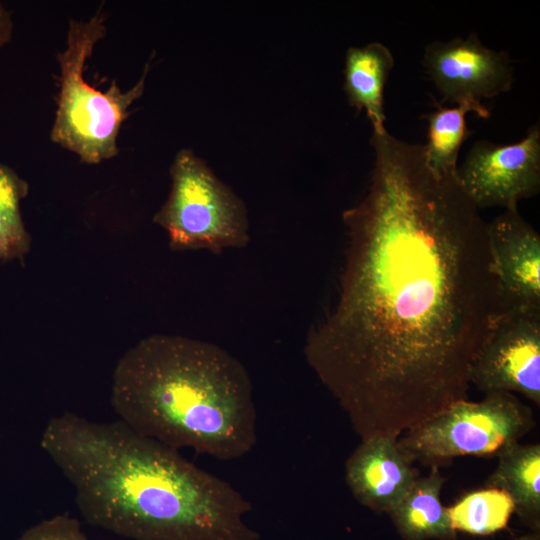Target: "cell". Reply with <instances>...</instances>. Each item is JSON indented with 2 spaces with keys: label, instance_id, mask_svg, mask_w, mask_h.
<instances>
[{
  "label": "cell",
  "instance_id": "6da1fadb",
  "mask_svg": "<svg viewBox=\"0 0 540 540\" xmlns=\"http://www.w3.org/2000/svg\"><path fill=\"white\" fill-rule=\"evenodd\" d=\"M363 198L343 212L336 301L304 356L361 440L400 437L468 399L470 370L501 312L488 222L457 171L423 144L373 128Z\"/></svg>",
  "mask_w": 540,
  "mask_h": 540
},
{
  "label": "cell",
  "instance_id": "7a4b0ae2",
  "mask_svg": "<svg viewBox=\"0 0 540 540\" xmlns=\"http://www.w3.org/2000/svg\"><path fill=\"white\" fill-rule=\"evenodd\" d=\"M40 446L91 525L131 540H260L236 488L119 419L55 415Z\"/></svg>",
  "mask_w": 540,
  "mask_h": 540
},
{
  "label": "cell",
  "instance_id": "3957f363",
  "mask_svg": "<svg viewBox=\"0 0 540 540\" xmlns=\"http://www.w3.org/2000/svg\"><path fill=\"white\" fill-rule=\"evenodd\" d=\"M110 402L119 420L176 450L228 461L257 442L249 373L208 341L171 334L140 340L114 368Z\"/></svg>",
  "mask_w": 540,
  "mask_h": 540
},
{
  "label": "cell",
  "instance_id": "277c9868",
  "mask_svg": "<svg viewBox=\"0 0 540 540\" xmlns=\"http://www.w3.org/2000/svg\"><path fill=\"white\" fill-rule=\"evenodd\" d=\"M106 31L101 8L88 20H70L66 46L57 58L59 91L50 138L87 164L118 155L120 129L130 107L144 93L150 68L149 61L138 82L126 91L116 83L105 92L89 84L84 75L86 62Z\"/></svg>",
  "mask_w": 540,
  "mask_h": 540
},
{
  "label": "cell",
  "instance_id": "5b68a950",
  "mask_svg": "<svg viewBox=\"0 0 540 540\" xmlns=\"http://www.w3.org/2000/svg\"><path fill=\"white\" fill-rule=\"evenodd\" d=\"M171 190L153 221L175 250L220 253L247 246L249 223L242 200L191 150L182 149L171 166Z\"/></svg>",
  "mask_w": 540,
  "mask_h": 540
},
{
  "label": "cell",
  "instance_id": "8992f818",
  "mask_svg": "<svg viewBox=\"0 0 540 540\" xmlns=\"http://www.w3.org/2000/svg\"><path fill=\"white\" fill-rule=\"evenodd\" d=\"M535 426L532 410L513 393L486 394L479 402L452 403L407 430L398 442L414 462L438 465L460 456H495Z\"/></svg>",
  "mask_w": 540,
  "mask_h": 540
},
{
  "label": "cell",
  "instance_id": "52a82bcc",
  "mask_svg": "<svg viewBox=\"0 0 540 540\" xmlns=\"http://www.w3.org/2000/svg\"><path fill=\"white\" fill-rule=\"evenodd\" d=\"M470 384L482 393H519L540 406V307L502 310L474 359Z\"/></svg>",
  "mask_w": 540,
  "mask_h": 540
},
{
  "label": "cell",
  "instance_id": "ba28073f",
  "mask_svg": "<svg viewBox=\"0 0 540 540\" xmlns=\"http://www.w3.org/2000/svg\"><path fill=\"white\" fill-rule=\"evenodd\" d=\"M422 63L441 95L439 103L466 105L483 119L490 117L483 100L510 91L514 83L509 53L486 47L474 32L428 43Z\"/></svg>",
  "mask_w": 540,
  "mask_h": 540
},
{
  "label": "cell",
  "instance_id": "9c48e42d",
  "mask_svg": "<svg viewBox=\"0 0 540 540\" xmlns=\"http://www.w3.org/2000/svg\"><path fill=\"white\" fill-rule=\"evenodd\" d=\"M457 178L480 210L518 206L540 190V125L533 124L519 141H476L457 167Z\"/></svg>",
  "mask_w": 540,
  "mask_h": 540
},
{
  "label": "cell",
  "instance_id": "30bf717a",
  "mask_svg": "<svg viewBox=\"0 0 540 540\" xmlns=\"http://www.w3.org/2000/svg\"><path fill=\"white\" fill-rule=\"evenodd\" d=\"M488 240L495 267L501 311L540 307V235L520 214L505 208L488 222Z\"/></svg>",
  "mask_w": 540,
  "mask_h": 540
},
{
  "label": "cell",
  "instance_id": "8fae6325",
  "mask_svg": "<svg viewBox=\"0 0 540 540\" xmlns=\"http://www.w3.org/2000/svg\"><path fill=\"white\" fill-rule=\"evenodd\" d=\"M398 438L374 436L361 440L345 464V481L352 495L377 513H389L419 477Z\"/></svg>",
  "mask_w": 540,
  "mask_h": 540
},
{
  "label": "cell",
  "instance_id": "7c38bea8",
  "mask_svg": "<svg viewBox=\"0 0 540 540\" xmlns=\"http://www.w3.org/2000/svg\"><path fill=\"white\" fill-rule=\"evenodd\" d=\"M394 64L391 50L380 42L350 47L346 52L345 93L351 106L366 112L372 128L385 126L384 89Z\"/></svg>",
  "mask_w": 540,
  "mask_h": 540
},
{
  "label": "cell",
  "instance_id": "4fadbf2b",
  "mask_svg": "<svg viewBox=\"0 0 540 540\" xmlns=\"http://www.w3.org/2000/svg\"><path fill=\"white\" fill-rule=\"evenodd\" d=\"M445 477L438 465L418 477L405 497L388 513L404 540H455L447 508L440 496Z\"/></svg>",
  "mask_w": 540,
  "mask_h": 540
},
{
  "label": "cell",
  "instance_id": "5bb4252c",
  "mask_svg": "<svg viewBox=\"0 0 540 540\" xmlns=\"http://www.w3.org/2000/svg\"><path fill=\"white\" fill-rule=\"evenodd\" d=\"M485 487L504 490L515 512L532 530L540 528V445L514 443L497 455Z\"/></svg>",
  "mask_w": 540,
  "mask_h": 540
},
{
  "label": "cell",
  "instance_id": "9a60e30c",
  "mask_svg": "<svg viewBox=\"0 0 540 540\" xmlns=\"http://www.w3.org/2000/svg\"><path fill=\"white\" fill-rule=\"evenodd\" d=\"M434 110L423 115L427 121V142L423 144L429 167L440 173L457 171L460 149L472 134L466 115L473 112L466 105L445 107L434 101Z\"/></svg>",
  "mask_w": 540,
  "mask_h": 540
},
{
  "label": "cell",
  "instance_id": "2e32d148",
  "mask_svg": "<svg viewBox=\"0 0 540 540\" xmlns=\"http://www.w3.org/2000/svg\"><path fill=\"white\" fill-rule=\"evenodd\" d=\"M447 511L455 532L488 536L507 526L515 507L504 490L484 487L463 495Z\"/></svg>",
  "mask_w": 540,
  "mask_h": 540
},
{
  "label": "cell",
  "instance_id": "e0dca14e",
  "mask_svg": "<svg viewBox=\"0 0 540 540\" xmlns=\"http://www.w3.org/2000/svg\"><path fill=\"white\" fill-rule=\"evenodd\" d=\"M29 192L28 183L12 168L0 163V260L22 259L31 238L21 215L20 204Z\"/></svg>",
  "mask_w": 540,
  "mask_h": 540
},
{
  "label": "cell",
  "instance_id": "ac0fdd59",
  "mask_svg": "<svg viewBox=\"0 0 540 540\" xmlns=\"http://www.w3.org/2000/svg\"><path fill=\"white\" fill-rule=\"evenodd\" d=\"M17 540H88L79 521L60 514L43 519L27 529Z\"/></svg>",
  "mask_w": 540,
  "mask_h": 540
},
{
  "label": "cell",
  "instance_id": "d6986e66",
  "mask_svg": "<svg viewBox=\"0 0 540 540\" xmlns=\"http://www.w3.org/2000/svg\"><path fill=\"white\" fill-rule=\"evenodd\" d=\"M13 27L11 12L0 2V50L11 40Z\"/></svg>",
  "mask_w": 540,
  "mask_h": 540
}]
</instances>
